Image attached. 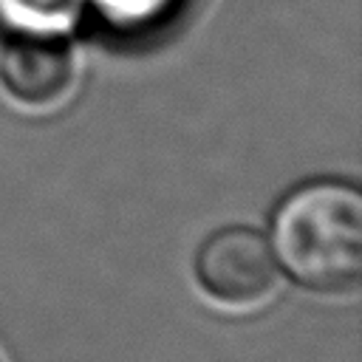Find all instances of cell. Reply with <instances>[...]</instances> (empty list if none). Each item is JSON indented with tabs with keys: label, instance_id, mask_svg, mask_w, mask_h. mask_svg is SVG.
<instances>
[{
	"label": "cell",
	"instance_id": "1",
	"mask_svg": "<svg viewBox=\"0 0 362 362\" xmlns=\"http://www.w3.org/2000/svg\"><path fill=\"white\" fill-rule=\"evenodd\" d=\"M277 269L311 291H351L362 277V195L345 181H308L272 215Z\"/></svg>",
	"mask_w": 362,
	"mask_h": 362
},
{
	"label": "cell",
	"instance_id": "2",
	"mask_svg": "<svg viewBox=\"0 0 362 362\" xmlns=\"http://www.w3.org/2000/svg\"><path fill=\"white\" fill-rule=\"evenodd\" d=\"M195 280L215 303L246 308L272 294L277 283V263L263 235L246 226H226L201 243Z\"/></svg>",
	"mask_w": 362,
	"mask_h": 362
},
{
	"label": "cell",
	"instance_id": "3",
	"mask_svg": "<svg viewBox=\"0 0 362 362\" xmlns=\"http://www.w3.org/2000/svg\"><path fill=\"white\" fill-rule=\"evenodd\" d=\"M74 51L62 37H17L0 54V85L25 107L59 102L74 82Z\"/></svg>",
	"mask_w": 362,
	"mask_h": 362
},
{
	"label": "cell",
	"instance_id": "4",
	"mask_svg": "<svg viewBox=\"0 0 362 362\" xmlns=\"http://www.w3.org/2000/svg\"><path fill=\"white\" fill-rule=\"evenodd\" d=\"M88 0H0V25L17 37H65Z\"/></svg>",
	"mask_w": 362,
	"mask_h": 362
},
{
	"label": "cell",
	"instance_id": "5",
	"mask_svg": "<svg viewBox=\"0 0 362 362\" xmlns=\"http://www.w3.org/2000/svg\"><path fill=\"white\" fill-rule=\"evenodd\" d=\"M195 0H90L96 14L122 34H156L175 23Z\"/></svg>",
	"mask_w": 362,
	"mask_h": 362
}]
</instances>
